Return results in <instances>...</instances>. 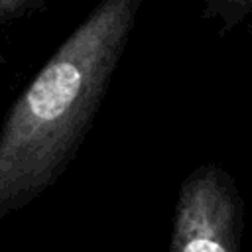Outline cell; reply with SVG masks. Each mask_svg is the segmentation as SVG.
Here are the masks:
<instances>
[{
	"mask_svg": "<svg viewBox=\"0 0 252 252\" xmlns=\"http://www.w3.org/2000/svg\"><path fill=\"white\" fill-rule=\"evenodd\" d=\"M244 201L234 177L203 163L181 183L169 252H242Z\"/></svg>",
	"mask_w": 252,
	"mask_h": 252,
	"instance_id": "cell-2",
	"label": "cell"
},
{
	"mask_svg": "<svg viewBox=\"0 0 252 252\" xmlns=\"http://www.w3.org/2000/svg\"><path fill=\"white\" fill-rule=\"evenodd\" d=\"M144 0H100L22 91L0 130V219L41 197L75 159Z\"/></svg>",
	"mask_w": 252,
	"mask_h": 252,
	"instance_id": "cell-1",
	"label": "cell"
},
{
	"mask_svg": "<svg viewBox=\"0 0 252 252\" xmlns=\"http://www.w3.org/2000/svg\"><path fill=\"white\" fill-rule=\"evenodd\" d=\"M45 2L47 0H0V28L41 10Z\"/></svg>",
	"mask_w": 252,
	"mask_h": 252,
	"instance_id": "cell-3",
	"label": "cell"
}]
</instances>
